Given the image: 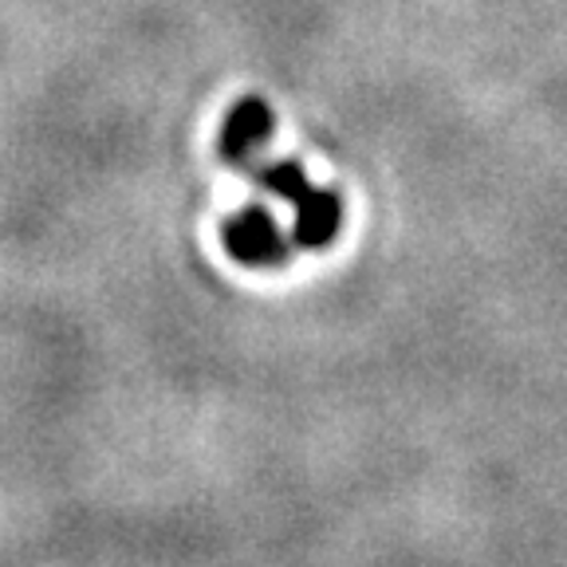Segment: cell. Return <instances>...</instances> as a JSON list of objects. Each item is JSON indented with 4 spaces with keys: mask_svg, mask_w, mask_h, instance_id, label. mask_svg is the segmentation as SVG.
Listing matches in <instances>:
<instances>
[{
    "mask_svg": "<svg viewBox=\"0 0 567 567\" xmlns=\"http://www.w3.org/2000/svg\"><path fill=\"white\" fill-rule=\"evenodd\" d=\"M237 169L252 186L265 189V194L280 197V202H292V209H296L292 245L319 252V248H328L331 240L339 237V229H343V197H339L336 189L311 186L300 162H272V166H265V162H257V154H252V158H245Z\"/></svg>",
    "mask_w": 567,
    "mask_h": 567,
    "instance_id": "6da1fadb",
    "label": "cell"
},
{
    "mask_svg": "<svg viewBox=\"0 0 567 567\" xmlns=\"http://www.w3.org/2000/svg\"><path fill=\"white\" fill-rule=\"evenodd\" d=\"M221 240L229 257L248 268H276L288 265L292 257V240L284 237V229L265 205H245V209L229 213L221 225Z\"/></svg>",
    "mask_w": 567,
    "mask_h": 567,
    "instance_id": "7a4b0ae2",
    "label": "cell"
},
{
    "mask_svg": "<svg viewBox=\"0 0 567 567\" xmlns=\"http://www.w3.org/2000/svg\"><path fill=\"white\" fill-rule=\"evenodd\" d=\"M272 126H276L272 106H268L265 99H257V95L240 99L229 115H225V126H221V134H217V154H221V162H229V166L237 169L240 162L252 158V154L272 138Z\"/></svg>",
    "mask_w": 567,
    "mask_h": 567,
    "instance_id": "3957f363",
    "label": "cell"
}]
</instances>
